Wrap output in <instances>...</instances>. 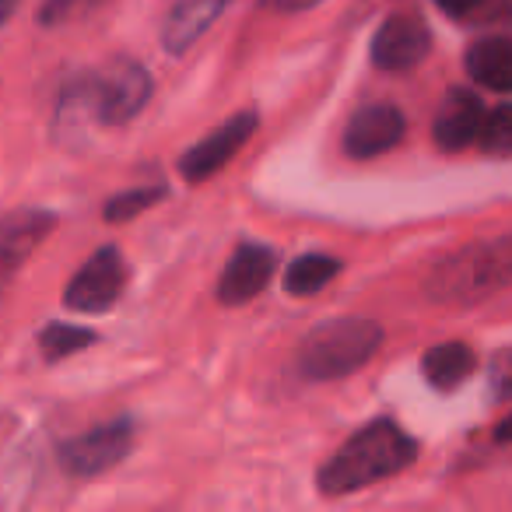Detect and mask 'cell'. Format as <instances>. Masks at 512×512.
Masks as SVG:
<instances>
[{"label":"cell","instance_id":"8","mask_svg":"<svg viewBox=\"0 0 512 512\" xmlns=\"http://www.w3.org/2000/svg\"><path fill=\"white\" fill-rule=\"evenodd\" d=\"M428 50H432L428 25L414 15H393L379 25L372 39V64L379 71H411L425 60Z\"/></svg>","mask_w":512,"mask_h":512},{"label":"cell","instance_id":"19","mask_svg":"<svg viewBox=\"0 0 512 512\" xmlns=\"http://www.w3.org/2000/svg\"><path fill=\"white\" fill-rule=\"evenodd\" d=\"M165 186H141V190H127V193H116L113 200L106 204V221H127L134 214H141L144 207L158 204L165 197Z\"/></svg>","mask_w":512,"mask_h":512},{"label":"cell","instance_id":"24","mask_svg":"<svg viewBox=\"0 0 512 512\" xmlns=\"http://www.w3.org/2000/svg\"><path fill=\"white\" fill-rule=\"evenodd\" d=\"M18 4H22V0H0V25H4L11 15H15V11H18Z\"/></svg>","mask_w":512,"mask_h":512},{"label":"cell","instance_id":"16","mask_svg":"<svg viewBox=\"0 0 512 512\" xmlns=\"http://www.w3.org/2000/svg\"><path fill=\"white\" fill-rule=\"evenodd\" d=\"M337 274H341V260H334L327 253H306L299 260H292V267L285 271V288L292 295H316Z\"/></svg>","mask_w":512,"mask_h":512},{"label":"cell","instance_id":"14","mask_svg":"<svg viewBox=\"0 0 512 512\" xmlns=\"http://www.w3.org/2000/svg\"><path fill=\"white\" fill-rule=\"evenodd\" d=\"M467 74L491 92H512V39L488 36L467 50Z\"/></svg>","mask_w":512,"mask_h":512},{"label":"cell","instance_id":"7","mask_svg":"<svg viewBox=\"0 0 512 512\" xmlns=\"http://www.w3.org/2000/svg\"><path fill=\"white\" fill-rule=\"evenodd\" d=\"M256 127H260V116H256L253 109L232 116L225 127H218L214 134H207L204 141H197L183 158H179V172H183L190 183L211 179L221 165H228L235 155H239V148L256 134Z\"/></svg>","mask_w":512,"mask_h":512},{"label":"cell","instance_id":"11","mask_svg":"<svg viewBox=\"0 0 512 512\" xmlns=\"http://www.w3.org/2000/svg\"><path fill=\"white\" fill-rule=\"evenodd\" d=\"M484 123V106L481 95L467 92V88H453V92L442 99L439 113L432 123V137L442 151H460L470 141H477Z\"/></svg>","mask_w":512,"mask_h":512},{"label":"cell","instance_id":"18","mask_svg":"<svg viewBox=\"0 0 512 512\" xmlns=\"http://www.w3.org/2000/svg\"><path fill=\"white\" fill-rule=\"evenodd\" d=\"M95 341V334L88 327H71V323H50V327L39 334V344H43L46 358H67L74 351H85L88 344Z\"/></svg>","mask_w":512,"mask_h":512},{"label":"cell","instance_id":"5","mask_svg":"<svg viewBox=\"0 0 512 512\" xmlns=\"http://www.w3.org/2000/svg\"><path fill=\"white\" fill-rule=\"evenodd\" d=\"M127 288V264L116 246H102L67 285V306L78 313H106Z\"/></svg>","mask_w":512,"mask_h":512},{"label":"cell","instance_id":"20","mask_svg":"<svg viewBox=\"0 0 512 512\" xmlns=\"http://www.w3.org/2000/svg\"><path fill=\"white\" fill-rule=\"evenodd\" d=\"M95 4H102V0H46L43 4V25H64V22H71V18L92 11Z\"/></svg>","mask_w":512,"mask_h":512},{"label":"cell","instance_id":"12","mask_svg":"<svg viewBox=\"0 0 512 512\" xmlns=\"http://www.w3.org/2000/svg\"><path fill=\"white\" fill-rule=\"evenodd\" d=\"M53 228V214L46 211H15L0 218V278L8 281L22 267V260L46 239Z\"/></svg>","mask_w":512,"mask_h":512},{"label":"cell","instance_id":"21","mask_svg":"<svg viewBox=\"0 0 512 512\" xmlns=\"http://www.w3.org/2000/svg\"><path fill=\"white\" fill-rule=\"evenodd\" d=\"M491 390H495V397H509L512 393V348L498 351L491 358Z\"/></svg>","mask_w":512,"mask_h":512},{"label":"cell","instance_id":"23","mask_svg":"<svg viewBox=\"0 0 512 512\" xmlns=\"http://www.w3.org/2000/svg\"><path fill=\"white\" fill-rule=\"evenodd\" d=\"M271 11H306V8H316L320 0H264Z\"/></svg>","mask_w":512,"mask_h":512},{"label":"cell","instance_id":"15","mask_svg":"<svg viewBox=\"0 0 512 512\" xmlns=\"http://www.w3.org/2000/svg\"><path fill=\"white\" fill-rule=\"evenodd\" d=\"M474 369H477V355L460 341L435 344V348L421 358V372H425V379L442 393L463 386L470 376H474Z\"/></svg>","mask_w":512,"mask_h":512},{"label":"cell","instance_id":"2","mask_svg":"<svg viewBox=\"0 0 512 512\" xmlns=\"http://www.w3.org/2000/svg\"><path fill=\"white\" fill-rule=\"evenodd\" d=\"M512 281V235L470 242L439 260L425 278V292L442 306H474Z\"/></svg>","mask_w":512,"mask_h":512},{"label":"cell","instance_id":"9","mask_svg":"<svg viewBox=\"0 0 512 512\" xmlns=\"http://www.w3.org/2000/svg\"><path fill=\"white\" fill-rule=\"evenodd\" d=\"M407 134V120L397 106H386V102H376V106L358 109L355 116L344 127V151L351 158H379L390 148H397Z\"/></svg>","mask_w":512,"mask_h":512},{"label":"cell","instance_id":"4","mask_svg":"<svg viewBox=\"0 0 512 512\" xmlns=\"http://www.w3.org/2000/svg\"><path fill=\"white\" fill-rule=\"evenodd\" d=\"M130 446H134V421L120 418V421H109V425H99V428H92V432H81V435H74V439L60 442L57 456L71 474L92 477L127 460Z\"/></svg>","mask_w":512,"mask_h":512},{"label":"cell","instance_id":"22","mask_svg":"<svg viewBox=\"0 0 512 512\" xmlns=\"http://www.w3.org/2000/svg\"><path fill=\"white\" fill-rule=\"evenodd\" d=\"M446 15H453V18H463V15H470L474 8H481L484 0H435Z\"/></svg>","mask_w":512,"mask_h":512},{"label":"cell","instance_id":"6","mask_svg":"<svg viewBox=\"0 0 512 512\" xmlns=\"http://www.w3.org/2000/svg\"><path fill=\"white\" fill-rule=\"evenodd\" d=\"M92 109L102 123H127L148 106L151 74L141 64H116L92 81Z\"/></svg>","mask_w":512,"mask_h":512},{"label":"cell","instance_id":"3","mask_svg":"<svg viewBox=\"0 0 512 512\" xmlns=\"http://www.w3.org/2000/svg\"><path fill=\"white\" fill-rule=\"evenodd\" d=\"M383 344L379 323L365 316H344V320H327L306 334L299 348V372L313 383H330L344 379L362 369L369 358H376Z\"/></svg>","mask_w":512,"mask_h":512},{"label":"cell","instance_id":"1","mask_svg":"<svg viewBox=\"0 0 512 512\" xmlns=\"http://www.w3.org/2000/svg\"><path fill=\"white\" fill-rule=\"evenodd\" d=\"M418 456V442L397 425V421H369L358 428L320 470L323 495H351L369 484L407 470Z\"/></svg>","mask_w":512,"mask_h":512},{"label":"cell","instance_id":"25","mask_svg":"<svg viewBox=\"0 0 512 512\" xmlns=\"http://www.w3.org/2000/svg\"><path fill=\"white\" fill-rule=\"evenodd\" d=\"M495 439H498V442H512V414L502 421V425L495 428Z\"/></svg>","mask_w":512,"mask_h":512},{"label":"cell","instance_id":"17","mask_svg":"<svg viewBox=\"0 0 512 512\" xmlns=\"http://www.w3.org/2000/svg\"><path fill=\"white\" fill-rule=\"evenodd\" d=\"M477 141H481L484 155H495V158L512 155V102H502L491 113H484Z\"/></svg>","mask_w":512,"mask_h":512},{"label":"cell","instance_id":"10","mask_svg":"<svg viewBox=\"0 0 512 512\" xmlns=\"http://www.w3.org/2000/svg\"><path fill=\"white\" fill-rule=\"evenodd\" d=\"M274 267H278V256H274L271 249L246 242V246L235 249L225 274H221L218 299L225 302V306H242V302L256 299V295L267 288V281L274 278Z\"/></svg>","mask_w":512,"mask_h":512},{"label":"cell","instance_id":"13","mask_svg":"<svg viewBox=\"0 0 512 512\" xmlns=\"http://www.w3.org/2000/svg\"><path fill=\"white\" fill-rule=\"evenodd\" d=\"M228 0H176L165 18L162 43L169 53H186L225 11Z\"/></svg>","mask_w":512,"mask_h":512}]
</instances>
